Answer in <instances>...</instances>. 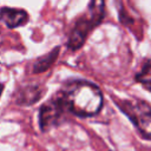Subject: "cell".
<instances>
[{
  "label": "cell",
  "mask_w": 151,
  "mask_h": 151,
  "mask_svg": "<svg viewBox=\"0 0 151 151\" xmlns=\"http://www.w3.org/2000/svg\"><path fill=\"white\" fill-rule=\"evenodd\" d=\"M66 110L79 117L97 114L103 106L100 88L87 80H71L58 94Z\"/></svg>",
  "instance_id": "6da1fadb"
},
{
  "label": "cell",
  "mask_w": 151,
  "mask_h": 151,
  "mask_svg": "<svg viewBox=\"0 0 151 151\" xmlns=\"http://www.w3.org/2000/svg\"><path fill=\"white\" fill-rule=\"evenodd\" d=\"M104 17H105L104 0H90L87 6V12L76 21L70 33L67 47L71 51L79 50L86 41L88 34L93 31V28L97 27L99 24H101Z\"/></svg>",
  "instance_id": "7a4b0ae2"
},
{
  "label": "cell",
  "mask_w": 151,
  "mask_h": 151,
  "mask_svg": "<svg viewBox=\"0 0 151 151\" xmlns=\"http://www.w3.org/2000/svg\"><path fill=\"white\" fill-rule=\"evenodd\" d=\"M117 106L145 139H151V105L142 99H114Z\"/></svg>",
  "instance_id": "3957f363"
},
{
  "label": "cell",
  "mask_w": 151,
  "mask_h": 151,
  "mask_svg": "<svg viewBox=\"0 0 151 151\" xmlns=\"http://www.w3.org/2000/svg\"><path fill=\"white\" fill-rule=\"evenodd\" d=\"M65 110L66 109L59 96L46 101L39 111V125L41 130L46 131L52 126L57 125L63 118Z\"/></svg>",
  "instance_id": "277c9868"
},
{
  "label": "cell",
  "mask_w": 151,
  "mask_h": 151,
  "mask_svg": "<svg viewBox=\"0 0 151 151\" xmlns=\"http://www.w3.org/2000/svg\"><path fill=\"white\" fill-rule=\"evenodd\" d=\"M0 20L8 28H15L27 24L28 14L25 9H21V8L2 7L0 8Z\"/></svg>",
  "instance_id": "5b68a950"
},
{
  "label": "cell",
  "mask_w": 151,
  "mask_h": 151,
  "mask_svg": "<svg viewBox=\"0 0 151 151\" xmlns=\"http://www.w3.org/2000/svg\"><path fill=\"white\" fill-rule=\"evenodd\" d=\"M42 96V90L37 85H27L25 87H21L17 97V103L19 105H32L35 101H38Z\"/></svg>",
  "instance_id": "8992f818"
},
{
  "label": "cell",
  "mask_w": 151,
  "mask_h": 151,
  "mask_svg": "<svg viewBox=\"0 0 151 151\" xmlns=\"http://www.w3.org/2000/svg\"><path fill=\"white\" fill-rule=\"evenodd\" d=\"M59 52H60V47H55L50 53L39 58L33 64V72L34 73H41V72H45L47 68H50L54 64V61L57 60Z\"/></svg>",
  "instance_id": "52a82bcc"
},
{
  "label": "cell",
  "mask_w": 151,
  "mask_h": 151,
  "mask_svg": "<svg viewBox=\"0 0 151 151\" xmlns=\"http://www.w3.org/2000/svg\"><path fill=\"white\" fill-rule=\"evenodd\" d=\"M136 80L151 92V60H145L140 71L136 74Z\"/></svg>",
  "instance_id": "ba28073f"
},
{
  "label": "cell",
  "mask_w": 151,
  "mask_h": 151,
  "mask_svg": "<svg viewBox=\"0 0 151 151\" xmlns=\"http://www.w3.org/2000/svg\"><path fill=\"white\" fill-rule=\"evenodd\" d=\"M4 44H5V38L1 35V32H0V47L4 46Z\"/></svg>",
  "instance_id": "9c48e42d"
},
{
  "label": "cell",
  "mask_w": 151,
  "mask_h": 151,
  "mask_svg": "<svg viewBox=\"0 0 151 151\" xmlns=\"http://www.w3.org/2000/svg\"><path fill=\"white\" fill-rule=\"evenodd\" d=\"M1 90H2V85L0 84V93H1Z\"/></svg>",
  "instance_id": "30bf717a"
}]
</instances>
